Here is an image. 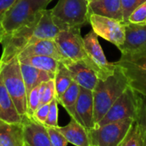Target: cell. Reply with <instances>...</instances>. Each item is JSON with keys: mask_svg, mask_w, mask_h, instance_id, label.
Masks as SVG:
<instances>
[{"mask_svg": "<svg viewBox=\"0 0 146 146\" xmlns=\"http://www.w3.org/2000/svg\"><path fill=\"white\" fill-rule=\"evenodd\" d=\"M88 1H89V2H90V1H92V0H88Z\"/></svg>", "mask_w": 146, "mask_h": 146, "instance_id": "36", "label": "cell"}, {"mask_svg": "<svg viewBox=\"0 0 146 146\" xmlns=\"http://www.w3.org/2000/svg\"><path fill=\"white\" fill-rule=\"evenodd\" d=\"M128 22L146 24V1L137 7L128 17Z\"/></svg>", "mask_w": 146, "mask_h": 146, "instance_id": "30", "label": "cell"}, {"mask_svg": "<svg viewBox=\"0 0 146 146\" xmlns=\"http://www.w3.org/2000/svg\"><path fill=\"white\" fill-rule=\"evenodd\" d=\"M21 70L25 82L27 95L31 92V90L35 86L40 85L43 82H46L51 79H54L55 77V75L50 73H48L46 71L41 70L31 65L21 63Z\"/></svg>", "mask_w": 146, "mask_h": 146, "instance_id": "22", "label": "cell"}, {"mask_svg": "<svg viewBox=\"0 0 146 146\" xmlns=\"http://www.w3.org/2000/svg\"><path fill=\"white\" fill-rule=\"evenodd\" d=\"M115 63L122 68L129 86L138 93L146 97V56L135 60L120 59Z\"/></svg>", "mask_w": 146, "mask_h": 146, "instance_id": "12", "label": "cell"}, {"mask_svg": "<svg viewBox=\"0 0 146 146\" xmlns=\"http://www.w3.org/2000/svg\"><path fill=\"white\" fill-rule=\"evenodd\" d=\"M30 56H49L59 62H64L66 59L58 49L55 39H40L28 44L19 55L18 57H26Z\"/></svg>", "mask_w": 146, "mask_h": 146, "instance_id": "16", "label": "cell"}, {"mask_svg": "<svg viewBox=\"0 0 146 146\" xmlns=\"http://www.w3.org/2000/svg\"><path fill=\"white\" fill-rule=\"evenodd\" d=\"M56 98V93L55 80H54V79H51L46 82L44 91L43 96L41 98L40 104H50Z\"/></svg>", "mask_w": 146, "mask_h": 146, "instance_id": "32", "label": "cell"}, {"mask_svg": "<svg viewBox=\"0 0 146 146\" xmlns=\"http://www.w3.org/2000/svg\"><path fill=\"white\" fill-rule=\"evenodd\" d=\"M50 3L49 0H17L5 13L1 21L3 36L33 21Z\"/></svg>", "mask_w": 146, "mask_h": 146, "instance_id": "3", "label": "cell"}, {"mask_svg": "<svg viewBox=\"0 0 146 146\" xmlns=\"http://www.w3.org/2000/svg\"><path fill=\"white\" fill-rule=\"evenodd\" d=\"M89 9L90 14H97L123 21L121 0H92L89 2Z\"/></svg>", "mask_w": 146, "mask_h": 146, "instance_id": "18", "label": "cell"}, {"mask_svg": "<svg viewBox=\"0 0 146 146\" xmlns=\"http://www.w3.org/2000/svg\"><path fill=\"white\" fill-rule=\"evenodd\" d=\"M139 108V94L130 86L121 94L96 127L127 118L136 120Z\"/></svg>", "mask_w": 146, "mask_h": 146, "instance_id": "7", "label": "cell"}, {"mask_svg": "<svg viewBox=\"0 0 146 146\" xmlns=\"http://www.w3.org/2000/svg\"><path fill=\"white\" fill-rule=\"evenodd\" d=\"M133 119L127 118L95 127L88 132L91 146H119Z\"/></svg>", "mask_w": 146, "mask_h": 146, "instance_id": "8", "label": "cell"}, {"mask_svg": "<svg viewBox=\"0 0 146 146\" xmlns=\"http://www.w3.org/2000/svg\"><path fill=\"white\" fill-rule=\"evenodd\" d=\"M40 96H39V85L31 90L27 95V111L28 115H33L38 107L40 105Z\"/></svg>", "mask_w": 146, "mask_h": 146, "instance_id": "27", "label": "cell"}, {"mask_svg": "<svg viewBox=\"0 0 146 146\" xmlns=\"http://www.w3.org/2000/svg\"><path fill=\"white\" fill-rule=\"evenodd\" d=\"M0 146H25L21 123L0 119Z\"/></svg>", "mask_w": 146, "mask_h": 146, "instance_id": "20", "label": "cell"}, {"mask_svg": "<svg viewBox=\"0 0 146 146\" xmlns=\"http://www.w3.org/2000/svg\"><path fill=\"white\" fill-rule=\"evenodd\" d=\"M42 12L31 22L21 27L11 33L4 35L3 37L0 42L3 48L0 62L5 63L10 61L11 59L18 56V55L28 44L33 43L34 30L38 21L39 20L42 15Z\"/></svg>", "mask_w": 146, "mask_h": 146, "instance_id": "6", "label": "cell"}, {"mask_svg": "<svg viewBox=\"0 0 146 146\" xmlns=\"http://www.w3.org/2000/svg\"><path fill=\"white\" fill-rule=\"evenodd\" d=\"M49 1H51V0H49Z\"/></svg>", "mask_w": 146, "mask_h": 146, "instance_id": "37", "label": "cell"}, {"mask_svg": "<svg viewBox=\"0 0 146 146\" xmlns=\"http://www.w3.org/2000/svg\"><path fill=\"white\" fill-rule=\"evenodd\" d=\"M75 112L77 121L80 122L87 132L95 127L94 98L92 91L80 86Z\"/></svg>", "mask_w": 146, "mask_h": 146, "instance_id": "15", "label": "cell"}, {"mask_svg": "<svg viewBox=\"0 0 146 146\" xmlns=\"http://www.w3.org/2000/svg\"><path fill=\"white\" fill-rule=\"evenodd\" d=\"M56 128L63 134L68 143L75 146H91L88 132L76 120L71 118L68 125L57 127Z\"/></svg>", "mask_w": 146, "mask_h": 146, "instance_id": "21", "label": "cell"}, {"mask_svg": "<svg viewBox=\"0 0 146 146\" xmlns=\"http://www.w3.org/2000/svg\"><path fill=\"white\" fill-rule=\"evenodd\" d=\"M80 86L74 81L71 83L70 86L66 90V92L57 99L58 103L61 104V105L66 110L68 114L70 115L71 118L77 121L76 118V103L78 100V97L80 94Z\"/></svg>", "mask_w": 146, "mask_h": 146, "instance_id": "23", "label": "cell"}, {"mask_svg": "<svg viewBox=\"0 0 146 146\" xmlns=\"http://www.w3.org/2000/svg\"><path fill=\"white\" fill-rule=\"evenodd\" d=\"M145 1L146 0H121L124 23L128 22V17L132 14V12Z\"/></svg>", "mask_w": 146, "mask_h": 146, "instance_id": "31", "label": "cell"}, {"mask_svg": "<svg viewBox=\"0 0 146 146\" xmlns=\"http://www.w3.org/2000/svg\"><path fill=\"white\" fill-rule=\"evenodd\" d=\"M17 0H0V42L3 37V33L1 28V21L5 13L9 10V9L16 2Z\"/></svg>", "mask_w": 146, "mask_h": 146, "instance_id": "35", "label": "cell"}, {"mask_svg": "<svg viewBox=\"0 0 146 146\" xmlns=\"http://www.w3.org/2000/svg\"><path fill=\"white\" fill-rule=\"evenodd\" d=\"M89 23L98 36L112 43L116 47L123 44L125 39V23L123 21L91 14Z\"/></svg>", "mask_w": 146, "mask_h": 146, "instance_id": "10", "label": "cell"}, {"mask_svg": "<svg viewBox=\"0 0 146 146\" xmlns=\"http://www.w3.org/2000/svg\"><path fill=\"white\" fill-rule=\"evenodd\" d=\"M122 60H135L146 56V24L125 23V39L117 47Z\"/></svg>", "mask_w": 146, "mask_h": 146, "instance_id": "9", "label": "cell"}, {"mask_svg": "<svg viewBox=\"0 0 146 146\" xmlns=\"http://www.w3.org/2000/svg\"><path fill=\"white\" fill-rule=\"evenodd\" d=\"M51 146H67L68 141L63 136V134L56 128L53 127H46Z\"/></svg>", "mask_w": 146, "mask_h": 146, "instance_id": "29", "label": "cell"}, {"mask_svg": "<svg viewBox=\"0 0 146 146\" xmlns=\"http://www.w3.org/2000/svg\"><path fill=\"white\" fill-rule=\"evenodd\" d=\"M54 80L56 98H58L66 92V90L70 86L71 83L73 82V78L70 74V71L62 62H59L58 68L55 74Z\"/></svg>", "mask_w": 146, "mask_h": 146, "instance_id": "26", "label": "cell"}, {"mask_svg": "<svg viewBox=\"0 0 146 146\" xmlns=\"http://www.w3.org/2000/svg\"><path fill=\"white\" fill-rule=\"evenodd\" d=\"M0 119L9 122L21 123L22 115L17 111L15 105L6 89L2 75V63L0 62Z\"/></svg>", "mask_w": 146, "mask_h": 146, "instance_id": "17", "label": "cell"}, {"mask_svg": "<svg viewBox=\"0 0 146 146\" xmlns=\"http://www.w3.org/2000/svg\"><path fill=\"white\" fill-rule=\"evenodd\" d=\"M19 58V57H18ZM20 62L31 65L55 75L59 65V61L49 56H30L19 58Z\"/></svg>", "mask_w": 146, "mask_h": 146, "instance_id": "24", "label": "cell"}, {"mask_svg": "<svg viewBox=\"0 0 146 146\" xmlns=\"http://www.w3.org/2000/svg\"><path fill=\"white\" fill-rule=\"evenodd\" d=\"M2 75L6 89L9 92L17 111L21 115H27V93L18 56L5 63H2Z\"/></svg>", "mask_w": 146, "mask_h": 146, "instance_id": "4", "label": "cell"}, {"mask_svg": "<svg viewBox=\"0 0 146 146\" xmlns=\"http://www.w3.org/2000/svg\"><path fill=\"white\" fill-rule=\"evenodd\" d=\"M128 86L127 76L122 68L117 64L113 74L104 80H98L92 91L95 127Z\"/></svg>", "mask_w": 146, "mask_h": 146, "instance_id": "1", "label": "cell"}, {"mask_svg": "<svg viewBox=\"0 0 146 146\" xmlns=\"http://www.w3.org/2000/svg\"><path fill=\"white\" fill-rule=\"evenodd\" d=\"M80 29L81 28L74 27L66 30H61L56 35L55 41L59 50L66 60L86 62L95 70L98 78L101 79L102 76L100 70L93 64L86 51Z\"/></svg>", "mask_w": 146, "mask_h": 146, "instance_id": "5", "label": "cell"}, {"mask_svg": "<svg viewBox=\"0 0 146 146\" xmlns=\"http://www.w3.org/2000/svg\"><path fill=\"white\" fill-rule=\"evenodd\" d=\"M60 31V28L53 21L51 10L45 9L37 22L33 43L40 39H55Z\"/></svg>", "mask_w": 146, "mask_h": 146, "instance_id": "19", "label": "cell"}, {"mask_svg": "<svg viewBox=\"0 0 146 146\" xmlns=\"http://www.w3.org/2000/svg\"><path fill=\"white\" fill-rule=\"evenodd\" d=\"M50 10L53 21L60 30L81 28L90 21L88 0H58Z\"/></svg>", "mask_w": 146, "mask_h": 146, "instance_id": "2", "label": "cell"}, {"mask_svg": "<svg viewBox=\"0 0 146 146\" xmlns=\"http://www.w3.org/2000/svg\"><path fill=\"white\" fill-rule=\"evenodd\" d=\"M83 40L89 58L101 72V79L104 80L113 74L116 68V64L115 62H110L107 60L97 33L93 30H91L83 37Z\"/></svg>", "mask_w": 146, "mask_h": 146, "instance_id": "11", "label": "cell"}, {"mask_svg": "<svg viewBox=\"0 0 146 146\" xmlns=\"http://www.w3.org/2000/svg\"><path fill=\"white\" fill-rule=\"evenodd\" d=\"M119 146H145L144 132L141 125L137 120L133 121Z\"/></svg>", "mask_w": 146, "mask_h": 146, "instance_id": "25", "label": "cell"}, {"mask_svg": "<svg viewBox=\"0 0 146 146\" xmlns=\"http://www.w3.org/2000/svg\"><path fill=\"white\" fill-rule=\"evenodd\" d=\"M72 75L74 80L80 86L93 91L99 78L95 70L84 61H71L65 60L62 62Z\"/></svg>", "mask_w": 146, "mask_h": 146, "instance_id": "14", "label": "cell"}, {"mask_svg": "<svg viewBox=\"0 0 146 146\" xmlns=\"http://www.w3.org/2000/svg\"><path fill=\"white\" fill-rule=\"evenodd\" d=\"M21 124L25 146H51L44 124L27 114L22 115Z\"/></svg>", "mask_w": 146, "mask_h": 146, "instance_id": "13", "label": "cell"}, {"mask_svg": "<svg viewBox=\"0 0 146 146\" xmlns=\"http://www.w3.org/2000/svg\"><path fill=\"white\" fill-rule=\"evenodd\" d=\"M49 110H50V104H40L32 116H33L38 121L44 124L48 116Z\"/></svg>", "mask_w": 146, "mask_h": 146, "instance_id": "34", "label": "cell"}, {"mask_svg": "<svg viewBox=\"0 0 146 146\" xmlns=\"http://www.w3.org/2000/svg\"><path fill=\"white\" fill-rule=\"evenodd\" d=\"M58 101L56 98H54L50 103V110L48 113L47 119L45 121L44 125L46 127H57L58 126Z\"/></svg>", "mask_w": 146, "mask_h": 146, "instance_id": "28", "label": "cell"}, {"mask_svg": "<svg viewBox=\"0 0 146 146\" xmlns=\"http://www.w3.org/2000/svg\"><path fill=\"white\" fill-rule=\"evenodd\" d=\"M136 120L139 122V124L142 127L146 146V97L141 94H139V108L138 118Z\"/></svg>", "mask_w": 146, "mask_h": 146, "instance_id": "33", "label": "cell"}]
</instances>
